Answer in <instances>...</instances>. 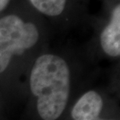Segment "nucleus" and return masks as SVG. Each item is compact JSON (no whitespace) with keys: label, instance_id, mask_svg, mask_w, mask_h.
<instances>
[{"label":"nucleus","instance_id":"nucleus-3","mask_svg":"<svg viewBox=\"0 0 120 120\" xmlns=\"http://www.w3.org/2000/svg\"><path fill=\"white\" fill-rule=\"evenodd\" d=\"M102 50L110 57L120 55V5L113 9L110 20L104 28L100 37Z\"/></svg>","mask_w":120,"mask_h":120},{"label":"nucleus","instance_id":"nucleus-1","mask_svg":"<svg viewBox=\"0 0 120 120\" xmlns=\"http://www.w3.org/2000/svg\"><path fill=\"white\" fill-rule=\"evenodd\" d=\"M32 93L37 98V109L44 120H55L67 104L70 94V70L66 62L53 54L37 58L30 77Z\"/></svg>","mask_w":120,"mask_h":120},{"label":"nucleus","instance_id":"nucleus-5","mask_svg":"<svg viewBox=\"0 0 120 120\" xmlns=\"http://www.w3.org/2000/svg\"><path fill=\"white\" fill-rule=\"evenodd\" d=\"M41 13L48 16H57L66 9L67 0H29Z\"/></svg>","mask_w":120,"mask_h":120},{"label":"nucleus","instance_id":"nucleus-6","mask_svg":"<svg viewBox=\"0 0 120 120\" xmlns=\"http://www.w3.org/2000/svg\"><path fill=\"white\" fill-rule=\"evenodd\" d=\"M11 0H0V12L4 10L9 5Z\"/></svg>","mask_w":120,"mask_h":120},{"label":"nucleus","instance_id":"nucleus-2","mask_svg":"<svg viewBox=\"0 0 120 120\" xmlns=\"http://www.w3.org/2000/svg\"><path fill=\"white\" fill-rule=\"evenodd\" d=\"M39 33L33 22L17 15L0 19V74L6 71L14 55L22 54L36 44Z\"/></svg>","mask_w":120,"mask_h":120},{"label":"nucleus","instance_id":"nucleus-4","mask_svg":"<svg viewBox=\"0 0 120 120\" xmlns=\"http://www.w3.org/2000/svg\"><path fill=\"white\" fill-rule=\"evenodd\" d=\"M103 107L100 94L94 91H89L79 99L71 112L74 120H104L99 118Z\"/></svg>","mask_w":120,"mask_h":120}]
</instances>
